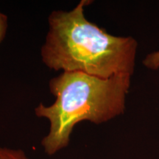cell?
Listing matches in <instances>:
<instances>
[{
  "mask_svg": "<svg viewBox=\"0 0 159 159\" xmlns=\"http://www.w3.org/2000/svg\"><path fill=\"white\" fill-rule=\"evenodd\" d=\"M81 0L71 11H54L48 18L49 30L41 49L46 66L63 72L80 71L102 79L134 72L137 41L114 36L89 21Z\"/></svg>",
  "mask_w": 159,
  "mask_h": 159,
  "instance_id": "cell-1",
  "label": "cell"
},
{
  "mask_svg": "<svg viewBox=\"0 0 159 159\" xmlns=\"http://www.w3.org/2000/svg\"><path fill=\"white\" fill-rule=\"evenodd\" d=\"M130 75L102 79L80 71L62 72L49 81L55 97L51 105L39 103L35 114L48 120V133L41 140L43 152L54 156L69 146L74 128L88 121L99 125L124 114Z\"/></svg>",
  "mask_w": 159,
  "mask_h": 159,
  "instance_id": "cell-2",
  "label": "cell"
},
{
  "mask_svg": "<svg viewBox=\"0 0 159 159\" xmlns=\"http://www.w3.org/2000/svg\"><path fill=\"white\" fill-rule=\"evenodd\" d=\"M0 159H30L21 149L0 147Z\"/></svg>",
  "mask_w": 159,
  "mask_h": 159,
  "instance_id": "cell-3",
  "label": "cell"
},
{
  "mask_svg": "<svg viewBox=\"0 0 159 159\" xmlns=\"http://www.w3.org/2000/svg\"><path fill=\"white\" fill-rule=\"evenodd\" d=\"M143 63L147 68L150 69H159V51L150 53L145 57Z\"/></svg>",
  "mask_w": 159,
  "mask_h": 159,
  "instance_id": "cell-4",
  "label": "cell"
},
{
  "mask_svg": "<svg viewBox=\"0 0 159 159\" xmlns=\"http://www.w3.org/2000/svg\"><path fill=\"white\" fill-rule=\"evenodd\" d=\"M7 27H8L7 16L0 11V43L5 39Z\"/></svg>",
  "mask_w": 159,
  "mask_h": 159,
  "instance_id": "cell-5",
  "label": "cell"
}]
</instances>
